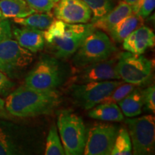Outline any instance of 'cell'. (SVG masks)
I'll return each mask as SVG.
<instances>
[{"mask_svg":"<svg viewBox=\"0 0 155 155\" xmlns=\"http://www.w3.org/2000/svg\"><path fill=\"white\" fill-rule=\"evenodd\" d=\"M143 25V19L132 13L121 19L109 32L110 35L116 42H122L134 30Z\"/></svg>","mask_w":155,"mask_h":155,"instance_id":"cell-18","label":"cell"},{"mask_svg":"<svg viewBox=\"0 0 155 155\" xmlns=\"http://www.w3.org/2000/svg\"><path fill=\"white\" fill-rule=\"evenodd\" d=\"M57 125L65 154H83L87 134L81 116L71 111H63L58 116Z\"/></svg>","mask_w":155,"mask_h":155,"instance_id":"cell-4","label":"cell"},{"mask_svg":"<svg viewBox=\"0 0 155 155\" xmlns=\"http://www.w3.org/2000/svg\"><path fill=\"white\" fill-rule=\"evenodd\" d=\"M118 128L111 124H96L87 134L85 155H110L118 134Z\"/></svg>","mask_w":155,"mask_h":155,"instance_id":"cell-10","label":"cell"},{"mask_svg":"<svg viewBox=\"0 0 155 155\" xmlns=\"http://www.w3.org/2000/svg\"><path fill=\"white\" fill-rule=\"evenodd\" d=\"M96 30L92 23L69 24L54 20L44 32L48 48L58 58H68L75 54L85 38Z\"/></svg>","mask_w":155,"mask_h":155,"instance_id":"cell-2","label":"cell"},{"mask_svg":"<svg viewBox=\"0 0 155 155\" xmlns=\"http://www.w3.org/2000/svg\"><path fill=\"white\" fill-rule=\"evenodd\" d=\"M132 7L125 2L121 1L115 6L109 12L101 18L92 22L94 28L103 32L109 33L115 25L121 19L132 14Z\"/></svg>","mask_w":155,"mask_h":155,"instance_id":"cell-15","label":"cell"},{"mask_svg":"<svg viewBox=\"0 0 155 155\" xmlns=\"http://www.w3.org/2000/svg\"><path fill=\"white\" fill-rule=\"evenodd\" d=\"M7 113V111L5 108V100L0 96V116H6Z\"/></svg>","mask_w":155,"mask_h":155,"instance_id":"cell-31","label":"cell"},{"mask_svg":"<svg viewBox=\"0 0 155 155\" xmlns=\"http://www.w3.org/2000/svg\"><path fill=\"white\" fill-rule=\"evenodd\" d=\"M91 118L104 121L119 122L124 120V114L116 103H101L91 108L88 113Z\"/></svg>","mask_w":155,"mask_h":155,"instance_id":"cell-17","label":"cell"},{"mask_svg":"<svg viewBox=\"0 0 155 155\" xmlns=\"http://www.w3.org/2000/svg\"><path fill=\"white\" fill-rule=\"evenodd\" d=\"M15 23L21 26L30 27L38 29V30H45L55 20L54 15L48 12H34L28 16L22 18L12 19Z\"/></svg>","mask_w":155,"mask_h":155,"instance_id":"cell-21","label":"cell"},{"mask_svg":"<svg viewBox=\"0 0 155 155\" xmlns=\"http://www.w3.org/2000/svg\"><path fill=\"white\" fill-rule=\"evenodd\" d=\"M118 103L122 113L127 117L132 118L140 115L144 106L142 91L134 88Z\"/></svg>","mask_w":155,"mask_h":155,"instance_id":"cell-20","label":"cell"},{"mask_svg":"<svg viewBox=\"0 0 155 155\" xmlns=\"http://www.w3.org/2000/svg\"><path fill=\"white\" fill-rule=\"evenodd\" d=\"M132 144L133 154L148 155L154 153L155 119L152 115L126 119Z\"/></svg>","mask_w":155,"mask_h":155,"instance_id":"cell-6","label":"cell"},{"mask_svg":"<svg viewBox=\"0 0 155 155\" xmlns=\"http://www.w3.org/2000/svg\"><path fill=\"white\" fill-rule=\"evenodd\" d=\"M37 12H48L54 8L59 0H25Z\"/></svg>","mask_w":155,"mask_h":155,"instance_id":"cell-27","label":"cell"},{"mask_svg":"<svg viewBox=\"0 0 155 155\" xmlns=\"http://www.w3.org/2000/svg\"><path fill=\"white\" fill-rule=\"evenodd\" d=\"M152 63L142 54L121 53L117 57L116 71L124 82L141 86L150 79Z\"/></svg>","mask_w":155,"mask_h":155,"instance_id":"cell-5","label":"cell"},{"mask_svg":"<svg viewBox=\"0 0 155 155\" xmlns=\"http://www.w3.org/2000/svg\"><path fill=\"white\" fill-rule=\"evenodd\" d=\"M92 12L91 23L101 18L116 6L114 0H83Z\"/></svg>","mask_w":155,"mask_h":155,"instance_id":"cell-23","label":"cell"},{"mask_svg":"<svg viewBox=\"0 0 155 155\" xmlns=\"http://www.w3.org/2000/svg\"><path fill=\"white\" fill-rule=\"evenodd\" d=\"M60 65L55 58H42L25 78L27 86L40 91L56 90L61 84Z\"/></svg>","mask_w":155,"mask_h":155,"instance_id":"cell-9","label":"cell"},{"mask_svg":"<svg viewBox=\"0 0 155 155\" xmlns=\"http://www.w3.org/2000/svg\"><path fill=\"white\" fill-rule=\"evenodd\" d=\"M116 62L117 58H108L87 65L77 77V80L80 83L120 80L121 78L116 71Z\"/></svg>","mask_w":155,"mask_h":155,"instance_id":"cell-12","label":"cell"},{"mask_svg":"<svg viewBox=\"0 0 155 155\" xmlns=\"http://www.w3.org/2000/svg\"><path fill=\"white\" fill-rule=\"evenodd\" d=\"M131 7L133 13L144 19L150 16L154 9L155 0H137Z\"/></svg>","mask_w":155,"mask_h":155,"instance_id":"cell-26","label":"cell"},{"mask_svg":"<svg viewBox=\"0 0 155 155\" xmlns=\"http://www.w3.org/2000/svg\"><path fill=\"white\" fill-rule=\"evenodd\" d=\"M13 38L11 23L9 19L0 17V42Z\"/></svg>","mask_w":155,"mask_h":155,"instance_id":"cell-30","label":"cell"},{"mask_svg":"<svg viewBox=\"0 0 155 155\" xmlns=\"http://www.w3.org/2000/svg\"><path fill=\"white\" fill-rule=\"evenodd\" d=\"M124 82V81L113 80L73 84L71 86V95L77 104L84 109L89 110L101 104Z\"/></svg>","mask_w":155,"mask_h":155,"instance_id":"cell-8","label":"cell"},{"mask_svg":"<svg viewBox=\"0 0 155 155\" xmlns=\"http://www.w3.org/2000/svg\"><path fill=\"white\" fill-rule=\"evenodd\" d=\"M123 42L125 50L135 54H143L155 45V35L152 29L147 26L139 27L127 36Z\"/></svg>","mask_w":155,"mask_h":155,"instance_id":"cell-13","label":"cell"},{"mask_svg":"<svg viewBox=\"0 0 155 155\" xmlns=\"http://www.w3.org/2000/svg\"><path fill=\"white\" fill-rule=\"evenodd\" d=\"M22 148L13 131L7 123L0 121V155L19 154Z\"/></svg>","mask_w":155,"mask_h":155,"instance_id":"cell-19","label":"cell"},{"mask_svg":"<svg viewBox=\"0 0 155 155\" xmlns=\"http://www.w3.org/2000/svg\"><path fill=\"white\" fill-rule=\"evenodd\" d=\"M15 83L5 73L0 71V96L7 97L12 91Z\"/></svg>","mask_w":155,"mask_h":155,"instance_id":"cell-29","label":"cell"},{"mask_svg":"<svg viewBox=\"0 0 155 155\" xmlns=\"http://www.w3.org/2000/svg\"><path fill=\"white\" fill-rule=\"evenodd\" d=\"M34 59L33 53L22 48L15 40L0 42V71L14 78Z\"/></svg>","mask_w":155,"mask_h":155,"instance_id":"cell-7","label":"cell"},{"mask_svg":"<svg viewBox=\"0 0 155 155\" xmlns=\"http://www.w3.org/2000/svg\"><path fill=\"white\" fill-rule=\"evenodd\" d=\"M135 85L131 84V83H121V84H120L119 86H118L115 89H114L109 96L104 98L101 103L119 102L120 101L123 99L124 97L127 96L128 94H130L134 89L135 88Z\"/></svg>","mask_w":155,"mask_h":155,"instance_id":"cell-25","label":"cell"},{"mask_svg":"<svg viewBox=\"0 0 155 155\" xmlns=\"http://www.w3.org/2000/svg\"><path fill=\"white\" fill-rule=\"evenodd\" d=\"M116 51L114 44L105 32L96 29L85 38L73 58L76 67H86L109 58Z\"/></svg>","mask_w":155,"mask_h":155,"instance_id":"cell-3","label":"cell"},{"mask_svg":"<svg viewBox=\"0 0 155 155\" xmlns=\"http://www.w3.org/2000/svg\"><path fill=\"white\" fill-rule=\"evenodd\" d=\"M12 31L15 40L22 48L28 50L32 53H38L43 50L45 44L44 30L30 27L21 26L13 27Z\"/></svg>","mask_w":155,"mask_h":155,"instance_id":"cell-14","label":"cell"},{"mask_svg":"<svg viewBox=\"0 0 155 155\" xmlns=\"http://www.w3.org/2000/svg\"><path fill=\"white\" fill-rule=\"evenodd\" d=\"M143 101L144 106L147 108V110L155 112V87L154 84H152L142 91Z\"/></svg>","mask_w":155,"mask_h":155,"instance_id":"cell-28","label":"cell"},{"mask_svg":"<svg viewBox=\"0 0 155 155\" xmlns=\"http://www.w3.org/2000/svg\"><path fill=\"white\" fill-rule=\"evenodd\" d=\"M122 1L125 2L126 3L129 4V5H133L137 1V0H122Z\"/></svg>","mask_w":155,"mask_h":155,"instance_id":"cell-32","label":"cell"},{"mask_svg":"<svg viewBox=\"0 0 155 155\" xmlns=\"http://www.w3.org/2000/svg\"><path fill=\"white\" fill-rule=\"evenodd\" d=\"M112 155H131L132 154V144L129 131L124 127H122L118 131L114 142Z\"/></svg>","mask_w":155,"mask_h":155,"instance_id":"cell-22","label":"cell"},{"mask_svg":"<svg viewBox=\"0 0 155 155\" xmlns=\"http://www.w3.org/2000/svg\"><path fill=\"white\" fill-rule=\"evenodd\" d=\"M45 154L46 155H64L65 150L62 144L58 129L55 125L50 127L46 139V149Z\"/></svg>","mask_w":155,"mask_h":155,"instance_id":"cell-24","label":"cell"},{"mask_svg":"<svg viewBox=\"0 0 155 155\" xmlns=\"http://www.w3.org/2000/svg\"><path fill=\"white\" fill-rule=\"evenodd\" d=\"M34 12L25 0H0V17L3 18H22Z\"/></svg>","mask_w":155,"mask_h":155,"instance_id":"cell-16","label":"cell"},{"mask_svg":"<svg viewBox=\"0 0 155 155\" xmlns=\"http://www.w3.org/2000/svg\"><path fill=\"white\" fill-rule=\"evenodd\" d=\"M61 103L58 91L37 90L24 85L6 97L5 108L15 117L31 118L52 114Z\"/></svg>","mask_w":155,"mask_h":155,"instance_id":"cell-1","label":"cell"},{"mask_svg":"<svg viewBox=\"0 0 155 155\" xmlns=\"http://www.w3.org/2000/svg\"><path fill=\"white\" fill-rule=\"evenodd\" d=\"M53 15L69 24H85L91 20L92 12L83 0H59L54 7Z\"/></svg>","mask_w":155,"mask_h":155,"instance_id":"cell-11","label":"cell"}]
</instances>
